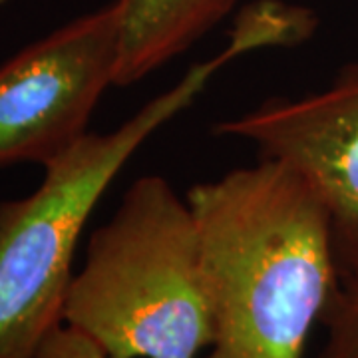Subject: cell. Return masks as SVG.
Here are the masks:
<instances>
[{"instance_id":"8992f818","label":"cell","mask_w":358,"mask_h":358,"mask_svg":"<svg viewBox=\"0 0 358 358\" xmlns=\"http://www.w3.org/2000/svg\"><path fill=\"white\" fill-rule=\"evenodd\" d=\"M239 0H120L117 88L134 86L178 56L229 16Z\"/></svg>"},{"instance_id":"6da1fadb","label":"cell","mask_w":358,"mask_h":358,"mask_svg":"<svg viewBox=\"0 0 358 358\" xmlns=\"http://www.w3.org/2000/svg\"><path fill=\"white\" fill-rule=\"evenodd\" d=\"M213 319L205 358H303L341 282L329 217L279 162L237 167L187 192Z\"/></svg>"},{"instance_id":"3957f363","label":"cell","mask_w":358,"mask_h":358,"mask_svg":"<svg viewBox=\"0 0 358 358\" xmlns=\"http://www.w3.org/2000/svg\"><path fill=\"white\" fill-rule=\"evenodd\" d=\"M62 320L108 358H197L213 345L197 221L166 178L136 179L90 235Z\"/></svg>"},{"instance_id":"52a82bcc","label":"cell","mask_w":358,"mask_h":358,"mask_svg":"<svg viewBox=\"0 0 358 358\" xmlns=\"http://www.w3.org/2000/svg\"><path fill=\"white\" fill-rule=\"evenodd\" d=\"M320 324L327 343L319 358H358V282L341 281L334 289Z\"/></svg>"},{"instance_id":"ba28073f","label":"cell","mask_w":358,"mask_h":358,"mask_svg":"<svg viewBox=\"0 0 358 358\" xmlns=\"http://www.w3.org/2000/svg\"><path fill=\"white\" fill-rule=\"evenodd\" d=\"M32 358H108L100 346L88 334L70 324H60L54 329L44 343L38 346Z\"/></svg>"},{"instance_id":"9c48e42d","label":"cell","mask_w":358,"mask_h":358,"mask_svg":"<svg viewBox=\"0 0 358 358\" xmlns=\"http://www.w3.org/2000/svg\"><path fill=\"white\" fill-rule=\"evenodd\" d=\"M6 2H8V0H0V8H2V6H4Z\"/></svg>"},{"instance_id":"5b68a950","label":"cell","mask_w":358,"mask_h":358,"mask_svg":"<svg viewBox=\"0 0 358 358\" xmlns=\"http://www.w3.org/2000/svg\"><path fill=\"white\" fill-rule=\"evenodd\" d=\"M213 134L255 145L307 183L327 211L341 281L358 282V62L320 92L267 98Z\"/></svg>"},{"instance_id":"277c9868","label":"cell","mask_w":358,"mask_h":358,"mask_svg":"<svg viewBox=\"0 0 358 358\" xmlns=\"http://www.w3.org/2000/svg\"><path fill=\"white\" fill-rule=\"evenodd\" d=\"M120 18V0H112L0 64V169L48 166L88 134L115 82Z\"/></svg>"},{"instance_id":"7a4b0ae2","label":"cell","mask_w":358,"mask_h":358,"mask_svg":"<svg viewBox=\"0 0 358 358\" xmlns=\"http://www.w3.org/2000/svg\"><path fill=\"white\" fill-rule=\"evenodd\" d=\"M277 42L279 30L267 14L243 8L219 54L193 64L120 128L88 131L44 166L34 192L0 203V358H32L64 322L80 237L131 155L187 110L219 70L247 52L275 48Z\"/></svg>"}]
</instances>
